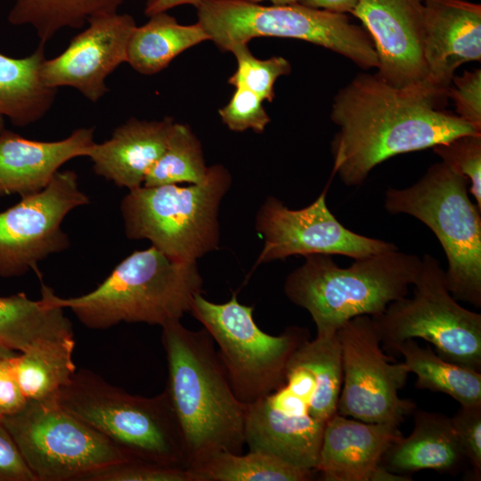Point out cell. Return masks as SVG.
<instances>
[{"label": "cell", "mask_w": 481, "mask_h": 481, "mask_svg": "<svg viewBox=\"0 0 481 481\" xmlns=\"http://www.w3.org/2000/svg\"><path fill=\"white\" fill-rule=\"evenodd\" d=\"M447 98V91L427 81L396 86L377 73L357 74L332 103L330 118L338 126L331 142L332 175L358 186L392 157L481 133L444 109Z\"/></svg>", "instance_id": "obj_1"}, {"label": "cell", "mask_w": 481, "mask_h": 481, "mask_svg": "<svg viewBox=\"0 0 481 481\" xmlns=\"http://www.w3.org/2000/svg\"><path fill=\"white\" fill-rule=\"evenodd\" d=\"M161 327L165 389L184 436L189 467L217 452L242 453L247 406L234 395L212 338L180 320Z\"/></svg>", "instance_id": "obj_2"}, {"label": "cell", "mask_w": 481, "mask_h": 481, "mask_svg": "<svg viewBox=\"0 0 481 481\" xmlns=\"http://www.w3.org/2000/svg\"><path fill=\"white\" fill-rule=\"evenodd\" d=\"M202 285L197 262L175 260L151 246L130 254L85 295L60 298L42 283L41 298L70 309L90 329L105 330L120 322L163 326L189 313Z\"/></svg>", "instance_id": "obj_3"}, {"label": "cell", "mask_w": 481, "mask_h": 481, "mask_svg": "<svg viewBox=\"0 0 481 481\" xmlns=\"http://www.w3.org/2000/svg\"><path fill=\"white\" fill-rule=\"evenodd\" d=\"M305 263L286 278L284 292L311 315L317 334H330L350 319L381 314L409 293L421 259L399 249L355 259L338 266L332 256H305Z\"/></svg>", "instance_id": "obj_4"}, {"label": "cell", "mask_w": 481, "mask_h": 481, "mask_svg": "<svg viewBox=\"0 0 481 481\" xmlns=\"http://www.w3.org/2000/svg\"><path fill=\"white\" fill-rule=\"evenodd\" d=\"M56 403L126 458L188 469L184 436L166 389L153 397L134 395L81 369L61 389Z\"/></svg>", "instance_id": "obj_5"}, {"label": "cell", "mask_w": 481, "mask_h": 481, "mask_svg": "<svg viewBox=\"0 0 481 481\" xmlns=\"http://www.w3.org/2000/svg\"><path fill=\"white\" fill-rule=\"evenodd\" d=\"M468 180L440 161L412 185L389 188L384 208L426 224L447 259L449 291L458 301L481 306V209L469 196Z\"/></svg>", "instance_id": "obj_6"}, {"label": "cell", "mask_w": 481, "mask_h": 481, "mask_svg": "<svg viewBox=\"0 0 481 481\" xmlns=\"http://www.w3.org/2000/svg\"><path fill=\"white\" fill-rule=\"evenodd\" d=\"M231 183L229 171L214 165L199 183L129 191L120 206L126 237L147 239L175 260L197 262L218 249L219 207Z\"/></svg>", "instance_id": "obj_7"}, {"label": "cell", "mask_w": 481, "mask_h": 481, "mask_svg": "<svg viewBox=\"0 0 481 481\" xmlns=\"http://www.w3.org/2000/svg\"><path fill=\"white\" fill-rule=\"evenodd\" d=\"M195 8L198 22L222 51L255 37H276L322 46L366 70L379 65L369 34L346 13L301 4L265 6L246 0H201Z\"/></svg>", "instance_id": "obj_8"}, {"label": "cell", "mask_w": 481, "mask_h": 481, "mask_svg": "<svg viewBox=\"0 0 481 481\" xmlns=\"http://www.w3.org/2000/svg\"><path fill=\"white\" fill-rule=\"evenodd\" d=\"M253 310L240 304L236 293L223 304L198 293L189 311L217 344L234 395L246 406L284 384L292 355L310 338L307 329L298 326L278 336L265 333L257 325Z\"/></svg>", "instance_id": "obj_9"}, {"label": "cell", "mask_w": 481, "mask_h": 481, "mask_svg": "<svg viewBox=\"0 0 481 481\" xmlns=\"http://www.w3.org/2000/svg\"><path fill=\"white\" fill-rule=\"evenodd\" d=\"M413 296L390 303L371 317L389 352L406 339L422 338L444 360L481 371V314L461 306L449 291L444 270L430 254L421 259Z\"/></svg>", "instance_id": "obj_10"}, {"label": "cell", "mask_w": 481, "mask_h": 481, "mask_svg": "<svg viewBox=\"0 0 481 481\" xmlns=\"http://www.w3.org/2000/svg\"><path fill=\"white\" fill-rule=\"evenodd\" d=\"M37 481H78L128 458L110 440L56 401H28L0 418Z\"/></svg>", "instance_id": "obj_11"}, {"label": "cell", "mask_w": 481, "mask_h": 481, "mask_svg": "<svg viewBox=\"0 0 481 481\" xmlns=\"http://www.w3.org/2000/svg\"><path fill=\"white\" fill-rule=\"evenodd\" d=\"M342 386L337 413L368 423L400 426L416 404L398 392L410 371L403 363H391L381 347L373 319L354 317L338 330Z\"/></svg>", "instance_id": "obj_12"}, {"label": "cell", "mask_w": 481, "mask_h": 481, "mask_svg": "<svg viewBox=\"0 0 481 481\" xmlns=\"http://www.w3.org/2000/svg\"><path fill=\"white\" fill-rule=\"evenodd\" d=\"M74 171H58L41 191L21 196L0 212V277L21 276L37 270L38 262L69 247L61 229L65 216L88 204Z\"/></svg>", "instance_id": "obj_13"}, {"label": "cell", "mask_w": 481, "mask_h": 481, "mask_svg": "<svg viewBox=\"0 0 481 481\" xmlns=\"http://www.w3.org/2000/svg\"><path fill=\"white\" fill-rule=\"evenodd\" d=\"M315 387L313 373L292 355L284 384L247 406L245 444L249 451L315 471L325 427L310 414Z\"/></svg>", "instance_id": "obj_14"}, {"label": "cell", "mask_w": 481, "mask_h": 481, "mask_svg": "<svg viewBox=\"0 0 481 481\" xmlns=\"http://www.w3.org/2000/svg\"><path fill=\"white\" fill-rule=\"evenodd\" d=\"M327 188L306 208L290 209L268 197L256 216V230L265 244L255 267L291 256L339 255L359 259L398 249L394 243L347 229L326 202Z\"/></svg>", "instance_id": "obj_15"}, {"label": "cell", "mask_w": 481, "mask_h": 481, "mask_svg": "<svg viewBox=\"0 0 481 481\" xmlns=\"http://www.w3.org/2000/svg\"><path fill=\"white\" fill-rule=\"evenodd\" d=\"M87 22L62 53L45 60L40 77L49 87H73L96 102L109 91L108 76L126 62L127 45L136 24L131 15L118 12L94 16Z\"/></svg>", "instance_id": "obj_16"}, {"label": "cell", "mask_w": 481, "mask_h": 481, "mask_svg": "<svg viewBox=\"0 0 481 481\" xmlns=\"http://www.w3.org/2000/svg\"><path fill=\"white\" fill-rule=\"evenodd\" d=\"M351 14L373 43L381 78L396 86L426 81L423 0H359Z\"/></svg>", "instance_id": "obj_17"}, {"label": "cell", "mask_w": 481, "mask_h": 481, "mask_svg": "<svg viewBox=\"0 0 481 481\" xmlns=\"http://www.w3.org/2000/svg\"><path fill=\"white\" fill-rule=\"evenodd\" d=\"M426 81L447 91L456 69L481 60V5L468 0H423Z\"/></svg>", "instance_id": "obj_18"}, {"label": "cell", "mask_w": 481, "mask_h": 481, "mask_svg": "<svg viewBox=\"0 0 481 481\" xmlns=\"http://www.w3.org/2000/svg\"><path fill=\"white\" fill-rule=\"evenodd\" d=\"M403 436L398 426L335 413L325 424L315 472L324 481H371L387 450Z\"/></svg>", "instance_id": "obj_19"}, {"label": "cell", "mask_w": 481, "mask_h": 481, "mask_svg": "<svg viewBox=\"0 0 481 481\" xmlns=\"http://www.w3.org/2000/svg\"><path fill=\"white\" fill-rule=\"evenodd\" d=\"M94 143L93 128H78L53 142L24 138L0 132V196H25L43 190L60 167L77 157H86Z\"/></svg>", "instance_id": "obj_20"}, {"label": "cell", "mask_w": 481, "mask_h": 481, "mask_svg": "<svg viewBox=\"0 0 481 481\" xmlns=\"http://www.w3.org/2000/svg\"><path fill=\"white\" fill-rule=\"evenodd\" d=\"M174 123L170 118L159 121L132 118L118 126L109 140L94 143L86 157L98 175L129 191L139 188L163 154Z\"/></svg>", "instance_id": "obj_21"}, {"label": "cell", "mask_w": 481, "mask_h": 481, "mask_svg": "<svg viewBox=\"0 0 481 481\" xmlns=\"http://www.w3.org/2000/svg\"><path fill=\"white\" fill-rule=\"evenodd\" d=\"M412 414V433L387 450L380 465L401 475L425 469L448 473L458 470L466 458L451 418L416 409Z\"/></svg>", "instance_id": "obj_22"}, {"label": "cell", "mask_w": 481, "mask_h": 481, "mask_svg": "<svg viewBox=\"0 0 481 481\" xmlns=\"http://www.w3.org/2000/svg\"><path fill=\"white\" fill-rule=\"evenodd\" d=\"M45 44L29 55L13 58L0 53V116L17 126L41 119L53 106L57 89L40 77L45 61Z\"/></svg>", "instance_id": "obj_23"}, {"label": "cell", "mask_w": 481, "mask_h": 481, "mask_svg": "<svg viewBox=\"0 0 481 481\" xmlns=\"http://www.w3.org/2000/svg\"><path fill=\"white\" fill-rule=\"evenodd\" d=\"M74 339L72 324L64 308L25 293L0 297V344L23 353L45 343Z\"/></svg>", "instance_id": "obj_24"}, {"label": "cell", "mask_w": 481, "mask_h": 481, "mask_svg": "<svg viewBox=\"0 0 481 481\" xmlns=\"http://www.w3.org/2000/svg\"><path fill=\"white\" fill-rule=\"evenodd\" d=\"M206 40L209 37L199 22L182 25L161 12L135 27L127 45L126 62L143 75H154L181 53Z\"/></svg>", "instance_id": "obj_25"}, {"label": "cell", "mask_w": 481, "mask_h": 481, "mask_svg": "<svg viewBox=\"0 0 481 481\" xmlns=\"http://www.w3.org/2000/svg\"><path fill=\"white\" fill-rule=\"evenodd\" d=\"M394 352L403 355L410 373L417 376V388L444 393L461 406L481 405L480 371L448 362L413 338L399 344Z\"/></svg>", "instance_id": "obj_26"}, {"label": "cell", "mask_w": 481, "mask_h": 481, "mask_svg": "<svg viewBox=\"0 0 481 481\" xmlns=\"http://www.w3.org/2000/svg\"><path fill=\"white\" fill-rule=\"evenodd\" d=\"M75 339L45 342L12 358L20 387L28 401H56L76 372Z\"/></svg>", "instance_id": "obj_27"}, {"label": "cell", "mask_w": 481, "mask_h": 481, "mask_svg": "<svg viewBox=\"0 0 481 481\" xmlns=\"http://www.w3.org/2000/svg\"><path fill=\"white\" fill-rule=\"evenodd\" d=\"M187 470L192 481H308L316 473L257 451L247 454L217 452Z\"/></svg>", "instance_id": "obj_28"}, {"label": "cell", "mask_w": 481, "mask_h": 481, "mask_svg": "<svg viewBox=\"0 0 481 481\" xmlns=\"http://www.w3.org/2000/svg\"><path fill=\"white\" fill-rule=\"evenodd\" d=\"M126 0H15L7 16L14 26H32L45 44L63 28L80 29L94 16L118 12Z\"/></svg>", "instance_id": "obj_29"}, {"label": "cell", "mask_w": 481, "mask_h": 481, "mask_svg": "<svg viewBox=\"0 0 481 481\" xmlns=\"http://www.w3.org/2000/svg\"><path fill=\"white\" fill-rule=\"evenodd\" d=\"M293 357L306 366L315 379L310 414L315 420L326 424L337 413L343 379L337 332L316 334L313 340H306Z\"/></svg>", "instance_id": "obj_30"}, {"label": "cell", "mask_w": 481, "mask_h": 481, "mask_svg": "<svg viewBox=\"0 0 481 481\" xmlns=\"http://www.w3.org/2000/svg\"><path fill=\"white\" fill-rule=\"evenodd\" d=\"M201 144L187 125L174 123L167 147L145 177L143 186L202 182L208 172Z\"/></svg>", "instance_id": "obj_31"}, {"label": "cell", "mask_w": 481, "mask_h": 481, "mask_svg": "<svg viewBox=\"0 0 481 481\" xmlns=\"http://www.w3.org/2000/svg\"><path fill=\"white\" fill-rule=\"evenodd\" d=\"M232 52L237 60V70L228 79L235 87H244L263 101L274 98V83L278 77L291 72L290 63L283 57L275 56L266 60L255 57L248 44L234 45Z\"/></svg>", "instance_id": "obj_32"}, {"label": "cell", "mask_w": 481, "mask_h": 481, "mask_svg": "<svg viewBox=\"0 0 481 481\" xmlns=\"http://www.w3.org/2000/svg\"><path fill=\"white\" fill-rule=\"evenodd\" d=\"M432 149L442 162L468 180L469 192L481 209V133L460 135Z\"/></svg>", "instance_id": "obj_33"}, {"label": "cell", "mask_w": 481, "mask_h": 481, "mask_svg": "<svg viewBox=\"0 0 481 481\" xmlns=\"http://www.w3.org/2000/svg\"><path fill=\"white\" fill-rule=\"evenodd\" d=\"M78 481H192L187 469L126 459L85 474Z\"/></svg>", "instance_id": "obj_34"}, {"label": "cell", "mask_w": 481, "mask_h": 481, "mask_svg": "<svg viewBox=\"0 0 481 481\" xmlns=\"http://www.w3.org/2000/svg\"><path fill=\"white\" fill-rule=\"evenodd\" d=\"M235 88L228 104L218 110L223 122L235 132L250 128L256 133H263L270 122L263 100L244 87Z\"/></svg>", "instance_id": "obj_35"}, {"label": "cell", "mask_w": 481, "mask_h": 481, "mask_svg": "<svg viewBox=\"0 0 481 481\" xmlns=\"http://www.w3.org/2000/svg\"><path fill=\"white\" fill-rule=\"evenodd\" d=\"M447 97L453 102L455 114L481 131V69L455 75Z\"/></svg>", "instance_id": "obj_36"}, {"label": "cell", "mask_w": 481, "mask_h": 481, "mask_svg": "<svg viewBox=\"0 0 481 481\" xmlns=\"http://www.w3.org/2000/svg\"><path fill=\"white\" fill-rule=\"evenodd\" d=\"M455 434L476 479L481 477V405L461 406L451 418Z\"/></svg>", "instance_id": "obj_37"}, {"label": "cell", "mask_w": 481, "mask_h": 481, "mask_svg": "<svg viewBox=\"0 0 481 481\" xmlns=\"http://www.w3.org/2000/svg\"><path fill=\"white\" fill-rule=\"evenodd\" d=\"M0 481H37L1 419Z\"/></svg>", "instance_id": "obj_38"}, {"label": "cell", "mask_w": 481, "mask_h": 481, "mask_svg": "<svg viewBox=\"0 0 481 481\" xmlns=\"http://www.w3.org/2000/svg\"><path fill=\"white\" fill-rule=\"evenodd\" d=\"M12 357H0V418L18 412L28 403L16 378Z\"/></svg>", "instance_id": "obj_39"}, {"label": "cell", "mask_w": 481, "mask_h": 481, "mask_svg": "<svg viewBox=\"0 0 481 481\" xmlns=\"http://www.w3.org/2000/svg\"><path fill=\"white\" fill-rule=\"evenodd\" d=\"M359 0H300L299 4L338 13H351Z\"/></svg>", "instance_id": "obj_40"}, {"label": "cell", "mask_w": 481, "mask_h": 481, "mask_svg": "<svg viewBox=\"0 0 481 481\" xmlns=\"http://www.w3.org/2000/svg\"><path fill=\"white\" fill-rule=\"evenodd\" d=\"M201 0H154L149 5H146L144 12L150 17L155 13L166 12L173 7L182 4H192L197 6Z\"/></svg>", "instance_id": "obj_41"}, {"label": "cell", "mask_w": 481, "mask_h": 481, "mask_svg": "<svg viewBox=\"0 0 481 481\" xmlns=\"http://www.w3.org/2000/svg\"><path fill=\"white\" fill-rule=\"evenodd\" d=\"M412 479L410 476L391 472L379 464L374 471L371 481H409Z\"/></svg>", "instance_id": "obj_42"}, {"label": "cell", "mask_w": 481, "mask_h": 481, "mask_svg": "<svg viewBox=\"0 0 481 481\" xmlns=\"http://www.w3.org/2000/svg\"><path fill=\"white\" fill-rule=\"evenodd\" d=\"M246 1L257 3V4L263 1H270L272 4L273 5H289V4H299L300 2V0H246Z\"/></svg>", "instance_id": "obj_43"}, {"label": "cell", "mask_w": 481, "mask_h": 481, "mask_svg": "<svg viewBox=\"0 0 481 481\" xmlns=\"http://www.w3.org/2000/svg\"><path fill=\"white\" fill-rule=\"evenodd\" d=\"M18 354L13 350H11L0 344V357H12Z\"/></svg>", "instance_id": "obj_44"}, {"label": "cell", "mask_w": 481, "mask_h": 481, "mask_svg": "<svg viewBox=\"0 0 481 481\" xmlns=\"http://www.w3.org/2000/svg\"><path fill=\"white\" fill-rule=\"evenodd\" d=\"M4 129V118L0 116V132Z\"/></svg>", "instance_id": "obj_45"}, {"label": "cell", "mask_w": 481, "mask_h": 481, "mask_svg": "<svg viewBox=\"0 0 481 481\" xmlns=\"http://www.w3.org/2000/svg\"><path fill=\"white\" fill-rule=\"evenodd\" d=\"M154 0H146V5H149L150 4H151Z\"/></svg>", "instance_id": "obj_46"}]
</instances>
